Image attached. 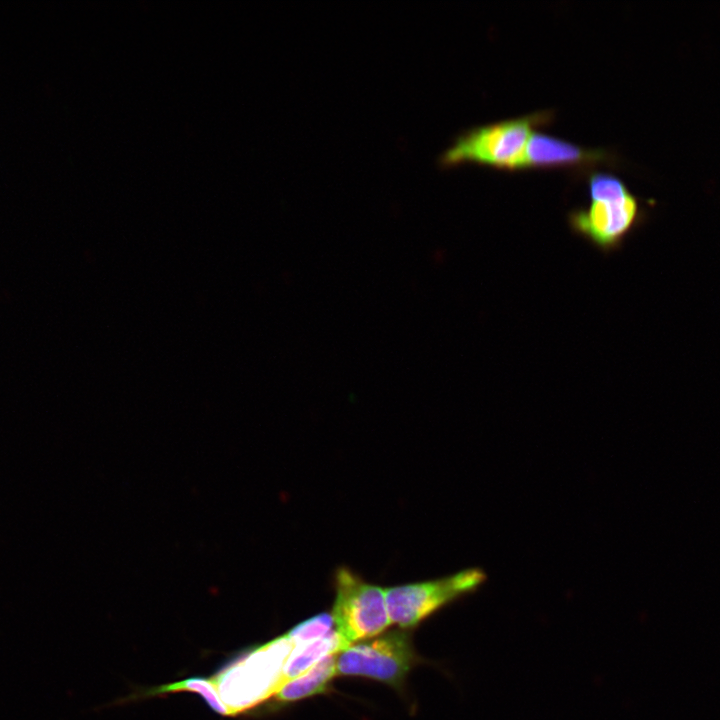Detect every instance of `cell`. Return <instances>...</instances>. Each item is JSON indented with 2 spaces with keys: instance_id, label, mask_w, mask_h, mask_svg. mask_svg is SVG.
Masks as SVG:
<instances>
[{
  "instance_id": "obj_7",
  "label": "cell",
  "mask_w": 720,
  "mask_h": 720,
  "mask_svg": "<svg viewBox=\"0 0 720 720\" xmlns=\"http://www.w3.org/2000/svg\"><path fill=\"white\" fill-rule=\"evenodd\" d=\"M335 656L336 653L324 657L305 673L285 682L271 696L273 700L278 704H288L327 692L336 677Z\"/></svg>"
},
{
  "instance_id": "obj_4",
  "label": "cell",
  "mask_w": 720,
  "mask_h": 720,
  "mask_svg": "<svg viewBox=\"0 0 720 720\" xmlns=\"http://www.w3.org/2000/svg\"><path fill=\"white\" fill-rule=\"evenodd\" d=\"M412 630L395 628L336 653V676H363L400 689L417 661Z\"/></svg>"
},
{
  "instance_id": "obj_3",
  "label": "cell",
  "mask_w": 720,
  "mask_h": 720,
  "mask_svg": "<svg viewBox=\"0 0 720 720\" xmlns=\"http://www.w3.org/2000/svg\"><path fill=\"white\" fill-rule=\"evenodd\" d=\"M332 583L335 598L330 614L340 651L388 629L391 621L385 588L366 581L345 565L335 569Z\"/></svg>"
},
{
  "instance_id": "obj_5",
  "label": "cell",
  "mask_w": 720,
  "mask_h": 720,
  "mask_svg": "<svg viewBox=\"0 0 720 720\" xmlns=\"http://www.w3.org/2000/svg\"><path fill=\"white\" fill-rule=\"evenodd\" d=\"M485 580L481 569L468 568L440 578L387 587L391 624L413 630L438 610L478 590Z\"/></svg>"
},
{
  "instance_id": "obj_8",
  "label": "cell",
  "mask_w": 720,
  "mask_h": 720,
  "mask_svg": "<svg viewBox=\"0 0 720 720\" xmlns=\"http://www.w3.org/2000/svg\"><path fill=\"white\" fill-rule=\"evenodd\" d=\"M339 651L340 642L334 630L323 638L304 645L303 648H292L291 653L288 657H286L283 663L276 690L285 682L305 673L309 668L324 657L335 654Z\"/></svg>"
},
{
  "instance_id": "obj_10",
  "label": "cell",
  "mask_w": 720,
  "mask_h": 720,
  "mask_svg": "<svg viewBox=\"0 0 720 720\" xmlns=\"http://www.w3.org/2000/svg\"><path fill=\"white\" fill-rule=\"evenodd\" d=\"M333 630L331 614L321 613L298 624L284 636L294 647H300L323 638Z\"/></svg>"
},
{
  "instance_id": "obj_9",
  "label": "cell",
  "mask_w": 720,
  "mask_h": 720,
  "mask_svg": "<svg viewBox=\"0 0 720 720\" xmlns=\"http://www.w3.org/2000/svg\"><path fill=\"white\" fill-rule=\"evenodd\" d=\"M178 691H190L198 693L205 699V701L215 712L224 716L232 715L230 709L222 701L213 679L189 678L151 688L145 692V695L157 696Z\"/></svg>"
},
{
  "instance_id": "obj_6",
  "label": "cell",
  "mask_w": 720,
  "mask_h": 720,
  "mask_svg": "<svg viewBox=\"0 0 720 720\" xmlns=\"http://www.w3.org/2000/svg\"><path fill=\"white\" fill-rule=\"evenodd\" d=\"M616 164L614 152L603 147H584L536 130L529 138L519 170L569 168L584 171L598 165Z\"/></svg>"
},
{
  "instance_id": "obj_1",
  "label": "cell",
  "mask_w": 720,
  "mask_h": 720,
  "mask_svg": "<svg viewBox=\"0 0 720 720\" xmlns=\"http://www.w3.org/2000/svg\"><path fill=\"white\" fill-rule=\"evenodd\" d=\"M589 204L569 211L573 233L604 254L622 247L642 223L644 212L637 197L616 175L591 170L587 173Z\"/></svg>"
},
{
  "instance_id": "obj_2",
  "label": "cell",
  "mask_w": 720,
  "mask_h": 720,
  "mask_svg": "<svg viewBox=\"0 0 720 720\" xmlns=\"http://www.w3.org/2000/svg\"><path fill=\"white\" fill-rule=\"evenodd\" d=\"M553 109L472 126L458 134L440 155L444 167L477 163L496 169L519 170L527 142L540 127L551 123Z\"/></svg>"
}]
</instances>
